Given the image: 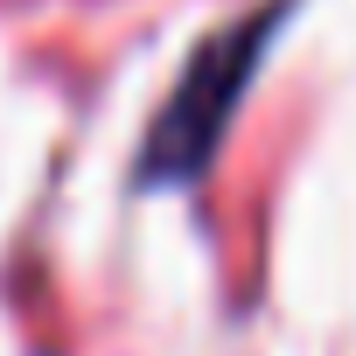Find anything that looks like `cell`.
<instances>
[{
    "label": "cell",
    "mask_w": 356,
    "mask_h": 356,
    "mask_svg": "<svg viewBox=\"0 0 356 356\" xmlns=\"http://www.w3.org/2000/svg\"><path fill=\"white\" fill-rule=\"evenodd\" d=\"M266 29H273V15H259L252 29L210 42V56L189 70V84H182V98H175V112L161 119L154 168H196V161H203V147L217 140V126H224V112H231V98H238V84H245V70H252Z\"/></svg>",
    "instance_id": "cell-1"
}]
</instances>
